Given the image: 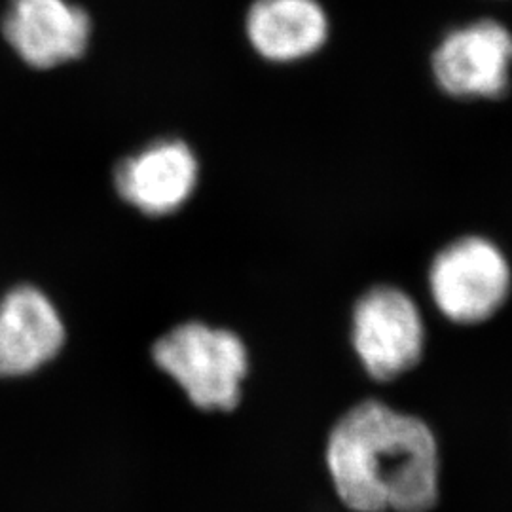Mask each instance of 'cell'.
<instances>
[{
  "instance_id": "6da1fadb",
  "label": "cell",
  "mask_w": 512,
  "mask_h": 512,
  "mask_svg": "<svg viewBox=\"0 0 512 512\" xmlns=\"http://www.w3.org/2000/svg\"><path fill=\"white\" fill-rule=\"evenodd\" d=\"M334 490L353 512H427L439 497V446L412 414L368 399L336 421L327 442Z\"/></svg>"
},
{
  "instance_id": "7a4b0ae2",
  "label": "cell",
  "mask_w": 512,
  "mask_h": 512,
  "mask_svg": "<svg viewBox=\"0 0 512 512\" xmlns=\"http://www.w3.org/2000/svg\"><path fill=\"white\" fill-rule=\"evenodd\" d=\"M154 363L202 412H232L249 374V351L236 332L184 323L156 342Z\"/></svg>"
},
{
  "instance_id": "3957f363",
  "label": "cell",
  "mask_w": 512,
  "mask_h": 512,
  "mask_svg": "<svg viewBox=\"0 0 512 512\" xmlns=\"http://www.w3.org/2000/svg\"><path fill=\"white\" fill-rule=\"evenodd\" d=\"M427 281L437 310L448 321L480 325L511 296V262L492 239L465 236L437 253Z\"/></svg>"
},
{
  "instance_id": "277c9868",
  "label": "cell",
  "mask_w": 512,
  "mask_h": 512,
  "mask_svg": "<svg viewBox=\"0 0 512 512\" xmlns=\"http://www.w3.org/2000/svg\"><path fill=\"white\" fill-rule=\"evenodd\" d=\"M425 340L420 308L403 289L376 285L355 302L351 346L372 380L387 384L420 365Z\"/></svg>"
},
{
  "instance_id": "5b68a950",
  "label": "cell",
  "mask_w": 512,
  "mask_h": 512,
  "mask_svg": "<svg viewBox=\"0 0 512 512\" xmlns=\"http://www.w3.org/2000/svg\"><path fill=\"white\" fill-rule=\"evenodd\" d=\"M431 71L454 99H503L511 90L512 33L490 18L452 29L437 44Z\"/></svg>"
},
{
  "instance_id": "8992f818",
  "label": "cell",
  "mask_w": 512,
  "mask_h": 512,
  "mask_svg": "<svg viewBox=\"0 0 512 512\" xmlns=\"http://www.w3.org/2000/svg\"><path fill=\"white\" fill-rule=\"evenodd\" d=\"M2 31L27 65L52 69L86 52L92 23L67 0H10Z\"/></svg>"
},
{
  "instance_id": "52a82bcc",
  "label": "cell",
  "mask_w": 512,
  "mask_h": 512,
  "mask_svg": "<svg viewBox=\"0 0 512 512\" xmlns=\"http://www.w3.org/2000/svg\"><path fill=\"white\" fill-rule=\"evenodd\" d=\"M198 160L179 139H162L116 167L118 194L148 217H165L190 200L198 184Z\"/></svg>"
},
{
  "instance_id": "ba28073f",
  "label": "cell",
  "mask_w": 512,
  "mask_h": 512,
  "mask_svg": "<svg viewBox=\"0 0 512 512\" xmlns=\"http://www.w3.org/2000/svg\"><path fill=\"white\" fill-rule=\"evenodd\" d=\"M65 342L54 304L35 287H18L0 302V378H19L50 363Z\"/></svg>"
},
{
  "instance_id": "9c48e42d",
  "label": "cell",
  "mask_w": 512,
  "mask_h": 512,
  "mask_svg": "<svg viewBox=\"0 0 512 512\" xmlns=\"http://www.w3.org/2000/svg\"><path fill=\"white\" fill-rule=\"evenodd\" d=\"M245 33L256 54L272 63H296L329 40L330 19L319 0H255Z\"/></svg>"
}]
</instances>
